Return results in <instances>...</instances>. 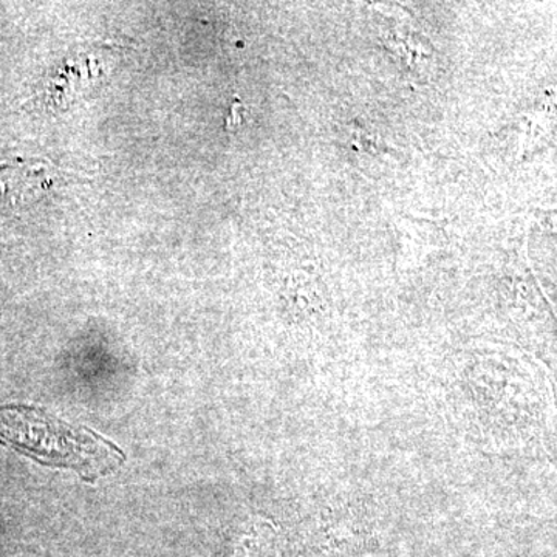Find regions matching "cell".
<instances>
[{
	"label": "cell",
	"mask_w": 557,
	"mask_h": 557,
	"mask_svg": "<svg viewBox=\"0 0 557 557\" xmlns=\"http://www.w3.org/2000/svg\"><path fill=\"white\" fill-rule=\"evenodd\" d=\"M0 445L44 467L72 469L86 482L112 474L126 461L123 449L91 429L70 426L32 406L0 408Z\"/></svg>",
	"instance_id": "obj_1"
},
{
	"label": "cell",
	"mask_w": 557,
	"mask_h": 557,
	"mask_svg": "<svg viewBox=\"0 0 557 557\" xmlns=\"http://www.w3.org/2000/svg\"><path fill=\"white\" fill-rule=\"evenodd\" d=\"M57 183V171L46 161L10 160L0 163V201L25 208L46 199Z\"/></svg>",
	"instance_id": "obj_2"
}]
</instances>
